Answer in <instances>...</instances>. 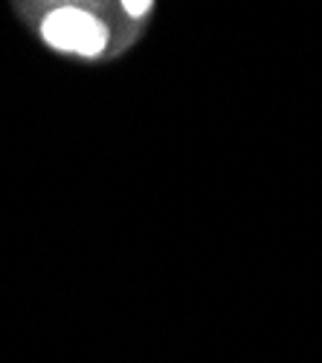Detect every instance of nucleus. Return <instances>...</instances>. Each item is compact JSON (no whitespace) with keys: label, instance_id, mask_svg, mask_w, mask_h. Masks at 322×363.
Segmentation results:
<instances>
[{"label":"nucleus","instance_id":"f257e3e1","mask_svg":"<svg viewBox=\"0 0 322 363\" xmlns=\"http://www.w3.org/2000/svg\"><path fill=\"white\" fill-rule=\"evenodd\" d=\"M154 4L134 0H23L12 15L38 47L84 67H102L131 52L154 18Z\"/></svg>","mask_w":322,"mask_h":363}]
</instances>
